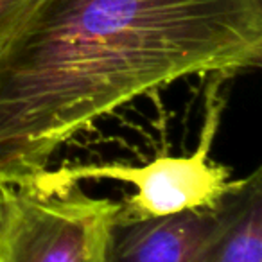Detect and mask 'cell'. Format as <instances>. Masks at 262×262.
Masks as SVG:
<instances>
[{"label":"cell","instance_id":"1","mask_svg":"<svg viewBox=\"0 0 262 262\" xmlns=\"http://www.w3.org/2000/svg\"><path fill=\"white\" fill-rule=\"evenodd\" d=\"M262 59V0H36L0 54V183L137 97Z\"/></svg>","mask_w":262,"mask_h":262},{"label":"cell","instance_id":"2","mask_svg":"<svg viewBox=\"0 0 262 262\" xmlns=\"http://www.w3.org/2000/svg\"><path fill=\"white\" fill-rule=\"evenodd\" d=\"M205 99V117L201 122L198 146L189 155H158L144 165L127 164H79L43 169L27 183L43 187L79 185L83 180H113L135 187V194L117 201L115 223H133L165 217L198 208H212L226 200L239 187L241 180L232 178L226 165L210 158L212 144L217 135L225 99L219 94L223 76H212Z\"/></svg>","mask_w":262,"mask_h":262},{"label":"cell","instance_id":"3","mask_svg":"<svg viewBox=\"0 0 262 262\" xmlns=\"http://www.w3.org/2000/svg\"><path fill=\"white\" fill-rule=\"evenodd\" d=\"M117 208L79 185H4L0 262H112Z\"/></svg>","mask_w":262,"mask_h":262},{"label":"cell","instance_id":"4","mask_svg":"<svg viewBox=\"0 0 262 262\" xmlns=\"http://www.w3.org/2000/svg\"><path fill=\"white\" fill-rule=\"evenodd\" d=\"M243 183L241 178L239 187L217 207L115 223L112 262H201L228 225Z\"/></svg>","mask_w":262,"mask_h":262},{"label":"cell","instance_id":"5","mask_svg":"<svg viewBox=\"0 0 262 262\" xmlns=\"http://www.w3.org/2000/svg\"><path fill=\"white\" fill-rule=\"evenodd\" d=\"M201 262H262L260 169L244 176L235 210Z\"/></svg>","mask_w":262,"mask_h":262},{"label":"cell","instance_id":"6","mask_svg":"<svg viewBox=\"0 0 262 262\" xmlns=\"http://www.w3.org/2000/svg\"><path fill=\"white\" fill-rule=\"evenodd\" d=\"M36 0H0V54Z\"/></svg>","mask_w":262,"mask_h":262},{"label":"cell","instance_id":"7","mask_svg":"<svg viewBox=\"0 0 262 262\" xmlns=\"http://www.w3.org/2000/svg\"><path fill=\"white\" fill-rule=\"evenodd\" d=\"M2 212H4V185L0 183V221H2Z\"/></svg>","mask_w":262,"mask_h":262}]
</instances>
